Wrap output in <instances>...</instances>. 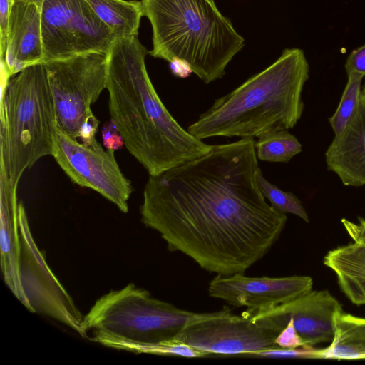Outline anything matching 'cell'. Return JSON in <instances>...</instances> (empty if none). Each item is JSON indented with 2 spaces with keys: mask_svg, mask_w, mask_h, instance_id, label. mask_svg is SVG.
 Returning <instances> with one entry per match:
<instances>
[{
  "mask_svg": "<svg viewBox=\"0 0 365 365\" xmlns=\"http://www.w3.org/2000/svg\"><path fill=\"white\" fill-rule=\"evenodd\" d=\"M170 64L172 73L178 78H187L192 73L190 67L184 61L176 60Z\"/></svg>",
  "mask_w": 365,
  "mask_h": 365,
  "instance_id": "cell-28",
  "label": "cell"
},
{
  "mask_svg": "<svg viewBox=\"0 0 365 365\" xmlns=\"http://www.w3.org/2000/svg\"><path fill=\"white\" fill-rule=\"evenodd\" d=\"M252 138L221 145L149 175L140 212L170 251L220 275L245 274L278 240L286 214L269 205L258 185Z\"/></svg>",
  "mask_w": 365,
  "mask_h": 365,
  "instance_id": "cell-1",
  "label": "cell"
},
{
  "mask_svg": "<svg viewBox=\"0 0 365 365\" xmlns=\"http://www.w3.org/2000/svg\"><path fill=\"white\" fill-rule=\"evenodd\" d=\"M308 276L248 277L217 274L209 283L210 297L239 307L262 309L290 302L312 290Z\"/></svg>",
  "mask_w": 365,
  "mask_h": 365,
  "instance_id": "cell-13",
  "label": "cell"
},
{
  "mask_svg": "<svg viewBox=\"0 0 365 365\" xmlns=\"http://www.w3.org/2000/svg\"><path fill=\"white\" fill-rule=\"evenodd\" d=\"M14 0H0V53L1 60L4 58L9 21Z\"/></svg>",
  "mask_w": 365,
  "mask_h": 365,
  "instance_id": "cell-26",
  "label": "cell"
},
{
  "mask_svg": "<svg viewBox=\"0 0 365 365\" xmlns=\"http://www.w3.org/2000/svg\"><path fill=\"white\" fill-rule=\"evenodd\" d=\"M58 128L78 139L80 126L107 86V53L88 52L43 63Z\"/></svg>",
  "mask_w": 365,
  "mask_h": 365,
  "instance_id": "cell-7",
  "label": "cell"
},
{
  "mask_svg": "<svg viewBox=\"0 0 365 365\" xmlns=\"http://www.w3.org/2000/svg\"><path fill=\"white\" fill-rule=\"evenodd\" d=\"M347 75L356 72L365 76V44L351 51L345 63Z\"/></svg>",
  "mask_w": 365,
  "mask_h": 365,
  "instance_id": "cell-27",
  "label": "cell"
},
{
  "mask_svg": "<svg viewBox=\"0 0 365 365\" xmlns=\"http://www.w3.org/2000/svg\"><path fill=\"white\" fill-rule=\"evenodd\" d=\"M103 145L108 150H118L123 148V136L112 119L106 121L101 128Z\"/></svg>",
  "mask_w": 365,
  "mask_h": 365,
  "instance_id": "cell-23",
  "label": "cell"
},
{
  "mask_svg": "<svg viewBox=\"0 0 365 365\" xmlns=\"http://www.w3.org/2000/svg\"><path fill=\"white\" fill-rule=\"evenodd\" d=\"M43 63L88 52L108 53L115 36L86 0H43Z\"/></svg>",
  "mask_w": 365,
  "mask_h": 365,
  "instance_id": "cell-8",
  "label": "cell"
},
{
  "mask_svg": "<svg viewBox=\"0 0 365 365\" xmlns=\"http://www.w3.org/2000/svg\"><path fill=\"white\" fill-rule=\"evenodd\" d=\"M97 16L115 37L138 35L141 17V1L136 0H86Z\"/></svg>",
  "mask_w": 365,
  "mask_h": 365,
  "instance_id": "cell-19",
  "label": "cell"
},
{
  "mask_svg": "<svg viewBox=\"0 0 365 365\" xmlns=\"http://www.w3.org/2000/svg\"><path fill=\"white\" fill-rule=\"evenodd\" d=\"M20 277L31 312L48 316L82 336L83 317L48 265L32 236L25 208L19 203Z\"/></svg>",
  "mask_w": 365,
  "mask_h": 365,
  "instance_id": "cell-11",
  "label": "cell"
},
{
  "mask_svg": "<svg viewBox=\"0 0 365 365\" xmlns=\"http://www.w3.org/2000/svg\"><path fill=\"white\" fill-rule=\"evenodd\" d=\"M361 98L365 99V86L361 91Z\"/></svg>",
  "mask_w": 365,
  "mask_h": 365,
  "instance_id": "cell-29",
  "label": "cell"
},
{
  "mask_svg": "<svg viewBox=\"0 0 365 365\" xmlns=\"http://www.w3.org/2000/svg\"><path fill=\"white\" fill-rule=\"evenodd\" d=\"M99 123V120L91 110L84 118L78 130V138H80L81 143L88 145L96 141V135Z\"/></svg>",
  "mask_w": 365,
  "mask_h": 365,
  "instance_id": "cell-25",
  "label": "cell"
},
{
  "mask_svg": "<svg viewBox=\"0 0 365 365\" xmlns=\"http://www.w3.org/2000/svg\"><path fill=\"white\" fill-rule=\"evenodd\" d=\"M52 156L74 183L95 190L121 212H128L133 187L113 150H104L97 140L88 145L80 143L58 128Z\"/></svg>",
  "mask_w": 365,
  "mask_h": 365,
  "instance_id": "cell-9",
  "label": "cell"
},
{
  "mask_svg": "<svg viewBox=\"0 0 365 365\" xmlns=\"http://www.w3.org/2000/svg\"><path fill=\"white\" fill-rule=\"evenodd\" d=\"M364 76L353 72L348 74V81L338 108L329 118L335 136L341 134L356 113L361 98V84Z\"/></svg>",
  "mask_w": 365,
  "mask_h": 365,
  "instance_id": "cell-21",
  "label": "cell"
},
{
  "mask_svg": "<svg viewBox=\"0 0 365 365\" xmlns=\"http://www.w3.org/2000/svg\"><path fill=\"white\" fill-rule=\"evenodd\" d=\"M341 223L351 242L329 250L325 266L335 274L341 292L354 304L365 305V220L343 218Z\"/></svg>",
  "mask_w": 365,
  "mask_h": 365,
  "instance_id": "cell-15",
  "label": "cell"
},
{
  "mask_svg": "<svg viewBox=\"0 0 365 365\" xmlns=\"http://www.w3.org/2000/svg\"><path fill=\"white\" fill-rule=\"evenodd\" d=\"M1 267L5 283L16 297L30 309L20 277L21 240L17 186L0 168Z\"/></svg>",
  "mask_w": 365,
  "mask_h": 365,
  "instance_id": "cell-16",
  "label": "cell"
},
{
  "mask_svg": "<svg viewBox=\"0 0 365 365\" xmlns=\"http://www.w3.org/2000/svg\"><path fill=\"white\" fill-rule=\"evenodd\" d=\"M309 64L299 48H287L272 64L216 99L187 130L199 140L259 138L294 128L304 105Z\"/></svg>",
  "mask_w": 365,
  "mask_h": 365,
  "instance_id": "cell-3",
  "label": "cell"
},
{
  "mask_svg": "<svg viewBox=\"0 0 365 365\" xmlns=\"http://www.w3.org/2000/svg\"><path fill=\"white\" fill-rule=\"evenodd\" d=\"M329 170L338 175L344 185H365V99L344 130L329 146L325 153Z\"/></svg>",
  "mask_w": 365,
  "mask_h": 365,
  "instance_id": "cell-17",
  "label": "cell"
},
{
  "mask_svg": "<svg viewBox=\"0 0 365 365\" xmlns=\"http://www.w3.org/2000/svg\"><path fill=\"white\" fill-rule=\"evenodd\" d=\"M153 29L149 54L185 62L208 84L222 78L244 38L213 0H141Z\"/></svg>",
  "mask_w": 365,
  "mask_h": 365,
  "instance_id": "cell-4",
  "label": "cell"
},
{
  "mask_svg": "<svg viewBox=\"0 0 365 365\" xmlns=\"http://www.w3.org/2000/svg\"><path fill=\"white\" fill-rule=\"evenodd\" d=\"M341 310L339 301L328 290H311L290 302L267 309H247L242 313L278 334L290 322L304 348H312L333 340L335 315Z\"/></svg>",
  "mask_w": 365,
  "mask_h": 365,
  "instance_id": "cell-12",
  "label": "cell"
},
{
  "mask_svg": "<svg viewBox=\"0 0 365 365\" xmlns=\"http://www.w3.org/2000/svg\"><path fill=\"white\" fill-rule=\"evenodd\" d=\"M148 53L138 35L115 37L107 53L106 89L110 119L125 146L149 175H156L212 145L191 135L165 108L146 70Z\"/></svg>",
  "mask_w": 365,
  "mask_h": 365,
  "instance_id": "cell-2",
  "label": "cell"
},
{
  "mask_svg": "<svg viewBox=\"0 0 365 365\" xmlns=\"http://www.w3.org/2000/svg\"><path fill=\"white\" fill-rule=\"evenodd\" d=\"M333 340L318 350V359H365V318L339 312L334 318Z\"/></svg>",
  "mask_w": 365,
  "mask_h": 365,
  "instance_id": "cell-18",
  "label": "cell"
},
{
  "mask_svg": "<svg viewBox=\"0 0 365 365\" xmlns=\"http://www.w3.org/2000/svg\"><path fill=\"white\" fill-rule=\"evenodd\" d=\"M275 343L280 349H295L304 347L302 338L296 331L292 324L289 322L277 335Z\"/></svg>",
  "mask_w": 365,
  "mask_h": 365,
  "instance_id": "cell-24",
  "label": "cell"
},
{
  "mask_svg": "<svg viewBox=\"0 0 365 365\" xmlns=\"http://www.w3.org/2000/svg\"><path fill=\"white\" fill-rule=\"evenodd\" d=\"M41 6L34 1H13L4 58L1 60L11 76L43 63Z\"/></svg>",
  "mask_w": 365,
  "mask_h": 365,
  "instance_id": "cell-14",
  "label": "cell"
},
{
  "mask_svg": "<svg viewBox=\"0 0 365 365\" xmlns=\"http://www.w3.org/2000/svg\"><path fill=\"white\" fill-rule=\"evenodd\" d=\"M0 111V168L18 187L26 170L53 153L58 123L43 63L1 86Z\"/></svg>",
  "mask_w": 365,
  "mask_h": 365,
  "instance_id": "cell-5",
  "label": "cell"
},
{
  "mask_svg": "<svg viewBox=\"0 0 365 365\" xmlns=\"http://www.w3.org/2000/svg\"><path fill=\"white\" fill-rule=\"evenodd\" d=\"M257 179L261 192L272 207L284 214L297 215L307 222L309 221L302 202L292 192L284 191L269 182L263 176L261 169L257 173Z\"/></svg>",
  "mask_w": 365,
  "mask_h": 365,
  "instance_id": "cell-22",
  "label": "cell"
},
{
  "mask_svg": "<svg viewBox=\"0 0 365 365\" xmlns=\"http://www.w3.org/2000/svg\"><path fill=\"white\" fill-rule=\"evenodd\" d=\"M278 334L265 329L242 313L229 307L200 316L187 322L173 340L206 353L220 355H247L274 349Z\"/></svg>",
  "mask_w": 365,
  "mask_h": 365,
  "instance_id": "cell-10",
  "label": "cell"
},
{
  "mask_svg": "<svg viewBox=\"0 0 365 365\" xmlns=\"http://www.w3.org/2000/svg\"><path fill=\"white\" fill-rule=\"evenodd\" d=\"M153 297L130 283L98 299L82 323V337L107 347L150 354L173 341L190 319L201 315Z\"/></svg>",
  "mask_w": 365,
  "mask_h": 365,
  "instance_id": "cell-6",
  "label": "cell"
},
{
  "mask_svg": "<svg viewBox=\"0 0 365 365\" xmlns=\"http://www.w3.org/2000/svg\"><path fill=\"white\" fill-rule=\"evenodd\" d=\"M255 150L258 159L270 163H287L302 152V145L287 130L270 133L258 138Z\"/></svg>",
  "mask_w": 365,
  "mask_h": 365,
  "instance_id": "cell-20",
  "label": "cell"
}]
</instances>
